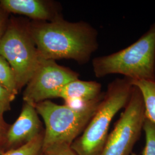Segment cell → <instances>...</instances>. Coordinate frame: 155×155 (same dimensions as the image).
Segmentation results:
<instances>
[{
    "label": "cell",
    "instance_id": "6da1fadb",
    "mask_svg": "<svg viewBox=\"0 0 155 155\" xmlns=\"http://www.w3.org/2000/svg\"><path fill=\"white\" fill-rule=\"evenodd\" d=\"M28 29L41 59H70L80 64L88 62L98 48L97 32L89 24L61 19L36 21Z\"/></svg>",
    "mask_w": 155,
    "mask_h": 155
},
{
    "label": "cell",
    "instance_id": "7a4b0ae2",
    "mask_svg": "<svg viewBox=\"0 0 155 155\" xmlns=\"http://www.w3.org/2000/svg\"><path fill=\"white\" fill-rule=\"evenodd\" d=\"M97 78L120 74L133 81H155V22L136 41L93 60Z\"/></svg>",
    "mask_w": 155,
    "mask_h": 155
},
{
    "label": "cell",
    "instance_id": "3957f363",
    "mask_svg": "<svg viewBox=\"0 0 155 155\" xmlns=\"http://www.w3.org/2000/svg\"><path fill=\"white\" fill-rule=\"evenodd\" d=\"M132 80L117 78L107 87L102 99L81 136L71 147L78 155H100L109 135L111 122L127 105L132 94Z\"/></svg>",
    "mask_w": 155,
    "mask_h": 155
},
{
    "label": "cell",
    "instance_id": "277c9868",
    "mask_svg": "<svg viewBox=\"0 0 155 155\" xmlns=\"http://www.w3.org/2000/svg\"><path fill=\"white\" fill-rule=\"evenodd\" d=\"M103 96L79 107L60 105L50 100H45L35 105L38 114L43 118L45 126L42 150L55 144L71 145L78 136L83 133Z\"/></svg>",
    "mask_w": 155,
    "mask_h": 155
},
{
    "label": "cell",
    "instance_id": "5b68a950",
    "mask_svg": "<svg viewBox=\"0 0 155 155\" xmlns=\"http://www.w3.org/2000/svg\"><path fill=\"white\" fill-rule=\"evenodd\" d=\"M0 55L11 67L18 90L27 84L41 61L27 25L17 20L8 22L0 39Z\"/></svg>",
    "mask_w": 155,
    "mask_h": 155
},
{
    "label": "cell",
    "instance_id": "8992f818",
    "mask_svg": "<svg viewBox=\"0 0 155 155\" xmlns=\"http://www.w3.org/2000/svg\"><path fill=\"white\" fill-rule=\"evenodd\" d=\"M144 101L140 89L133 86L124 110L109 134L100 155H130L143 130Z\"/></svg>",
    "mask_w": 155,
    "mask_h": 155
},
{
    "label": "cell",
    "instance_id": "52a82bcc",
    "mask_svg": "<svg viewBox=\"0 0 155 155\" xmlns=\"http://www.w3.org/2000/svg\"><path fill=\"white\" fill-rule=\"evenodd\" d=\"M78 79L77 73L58 64L55 61L41 58L39 66L23 93V100L24 102L34 106L56 98L64 86Z\"/></svg>",
    "mask_w": 155,
    "mask_h": 155
},
{
    "label": "cell",
    "instance_id": "ba28073f",
    "mask_svg": "<svg viewBox=\"0 0 155 155\" xmlns=\"http://www.w3.org/2000/svg\"><path fill=\"white\" fill-rule=\"evenodd\" d=\"M41 132V123L32 105L24 103L20 116L10 126L6 136L5 151L27 144Z\"/></svg>",
    "mask_w": 155,
    "mask_h": 155
},
{
    "label": "cell",
    "instance_id": "9c48e42d",
    "mask_svg": "<svg viewBox=\"0 0 155 155\" xmlns=\"http://www.w3.org/2000/svg\"><path fill=\"white\" fill-rule=\"evenodd\" d=\"M101 84L95 81H83L78 79L67 84L57 94L67 105L79 107L101 98Z\"/></svg>",
    "mask_w": 155,
    "mask_h": 155
},
{
    "label": "cell",
    "instance_id": "30bf717a",
    "mask_svg": "<svg viewBox=\"0 0 155 155\" xmlns=\"http://www.w3.org/2000/svg\"><path fill=\"white\" fill-rule=\"evenodd\" d=\"M0 6L6 12L25 15L37 21L55 20L54 12L47 2L40 0H1Z\"/></svg>",
    "mask_w": 155,
    "mask_h": 155
},
{
    "label": "cell",
    "instance_id": "8fae6325",
    "mask_svg": "<svg viewBox=\"0 0 155 155\" xmlns=\"http://www.w3.org/2000/svg\"><path fill=\"white\" fill-rule=\"evenodd\" d=\"M132 83L141 93L146 118L155 125V81H132Z\"/></svg>",
    "mask_w": 155,
    "mask_h": 155
},
{
    "label": "cell",
    "instance_id": "7c38bea8",
    "mask_svg": "<svg viewBox=\"0 0 155 155\" xmlns=\"http://www.w3.org/2000/svg\"><path fill=\"white\" fill-rule=\"evenodd\" d=\"M0 84L16 96L18 92L16 81L11 67L5 59L0 55Z\"/></svg>",
    "mask_w": 155,
    "mask_h": 155
},
{
    "label": "cell",
    "instance_id": "4fadbf2b",
    "mask_svg": "<svg viewBox=\"0 0 155 155\" xmlns=\"http://www.w3.org/2000/svg\"><path fill=\"white\" fill-rule=\"evenodd\" d=\"M44 134H41L28 143L8 150L1 155H39L42 150Z\"/></svg>",
    "mask_w": 155,
    "mask_h": 155
},
{
    "label": "cell",
    "instance_id": "5bb4252c",
    "mask_svg": "<svg viewBox=\"0 0 155 155\" xmlns=\"http://www.w3.org/2000/svg\"><path fill=\"white\" fill-rule=\"evenodd\" d=\"M143 131L145 136V144L142 151V155H155V125L146 117Z\"/></svg>",
    "mask_w": 155,
    "mask_h": 155
},
{
    "label": "cell",
    "instance_id": "9a60e30c",
    "mask_svg": "<svg viewBox=\"0 0 155 155\" xmlns=\"http://www.w3.org/2000/svg\"><path fill=\"white\" fill-rule=\"evenodd\" d=\"M16 96L10 91L0 84V117L11 109V103Z\"/></svg>",
    "mask_w": 155,
    "mask_h": 155
},
{
    "label": "cell",
    "instance_id": "2e32d148",
    "mask_svg": "<svg viewBox=\"0 0 155 155\" xmlns=\"http://www.w3.org/2000/svg\"><path fill=\"white\" fill-rule=\"evenodd\" d=\"M41 151L47 155H78L71 145L67 144H55Z\"/></svg>",
    "mask_w": 155,
    "mask_h": 155
},
{
    "label": "cell",
    "instance_id": "e0dca14e",
    "mask_svg": "<svg viewBox=\"0 0 155 155\" xmlns=\"http://www.w3.org/2000/svg\"><path fill=\"white\" fill-rule=\"evenodd\" d=\"M9 125L0 117V155L5 151L6 136Z\"/></svg>",
    "mask_w": 155,
    "mask_h": 155
},
{
    "label": "cell",
    "instance_id": "ac0fdd59",
    "mask_svg": "<svg viewBox=\"0 0 155 155\" xmlns=\"http://www.w3.org/2000/svg\"><path fill=\"white\" fill-rule=\"evenodd\" d=\"M8 13L0 6V39L3 35L9 22Z\"/></svg>",
    "mask_w": 155,
    "mask_h": 155
},
{
    "label": "cell",
    "instance_id": "d6986e66",
    "mask_svg": "<svg viewBox=\"0 0 155 155\" xmlns=\"http://www.w3.org/2000/svg\"><path fill=\"white\" fill-rule=\"evenodd\" d=\"M131 155H136V154H135V153H132V154H131Z\"/></svg>",
    "mask_w": 155,
    "mask_h": 155
},
{
    "label": "cell",
    "instance_id": "ffe728a7",
    "mask_svg": "<svg viewBox=\"0 0 155 155\" xmlns=\"http://www.w3.org/2000/svg\"><path fill=\"white\" fill-rule=\"evenodd\" d=\"M41 155H46V154H45V153H43V152H42V154H41Z\"/></svg>",
    "mask_w": 155,
    "mask_h": 155
}]
</instances>
